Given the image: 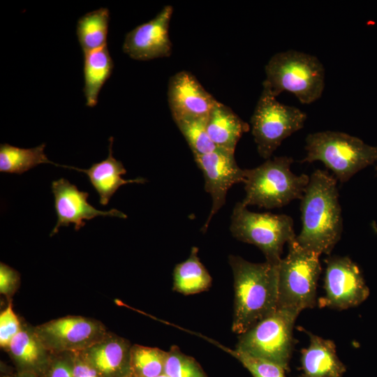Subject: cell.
<instances>
[{
    "label": "cell",
    "instance_id": "cell-1",
    "mask_svg": "<svg viewBox=\"0 0 377 377\" xmlns=\"http://www.w3.org/2000/svg\"><path fill=\"white\" fill-rule=\"evenodd\" d=\"M300 210L302 227L297 242L306 250L330 255L343 230L337 179L327 171L315 170L301 199Z\"/></svg>",
    "mask_w": 377,
    "mask_h": 377
},
{
    "label": "cell",
    "instance_id": "cell-2",
    "mask_svg": "<svg viewBox=\"0 0 377 377\" xmlns=\"http://www.w3.org/2000/svg\"><path fill=\"white\" fill-rule=\"evenodd\" d=\"M234 306L232 330L239 335L278 308L279 265L254 263L230 255Z\"/></svg>",
    "mask_w": 377,
    "mask_h": 377
},
{
    "label": "cell",
    "instance_id": "cell-3",
    "mask_svg": "<svg viewBox=\"0 0 377 377\" xmlns=\"http://www.w3.org/2000/svg\"><path fill=\"white\" fill-rule=\"evenodd\" d=\"M293 163L291 157L276 156L255 168L246 169V195L242 204L272 209L285 206L295 199L301 200L309 177L294 174L290 170Z\"/></svg>",
    "mask_w": 377,
    "mask_h": 377
},
{
    "label": "cell",
    "instance_id": "cell-4",
    "mask_svg": "<svg viewBox=\"0 0 377 377\" xmlns=\"http://www.w3.org/2000/svg\"><path fill=\"white\" fill-rule=\"evenodd\" d=\"M263 85L276 97L286 91L303 104L318 100L325 87V70L313 55L296 50L275 54L265 66Z\"/></svg>",
    "mask_w": 377,
    "mask_h": 377
},
{
    "label": "cell",
    "instance_id": "cell-5",
    "mask_svg": "<svg viewBox=\"0 0 377 377\" xmlns=\"http://www.w3.org/2000/svg\"><path fill=\"white\" fill-rule=\"evenodd\" d=\"M305 149L306 156L302 163L323 162L341 183L377 161V147L342 132L310 133L306 138Z\"/></svg>",
    "mask_w": 377,
    "mask_h": 377
},
{
    "label": "cell",
    "instance_id": "cell-6",
    "mask_svg": "<svg viewBox=\"0 0 377 377\" xmlns=\"http://www.w3.org/2000/svg\"><path fill=\"white\" fill-rule=\"evenodd\" d=\"M287 244L288 254L279 264L278 307L300 313L316 305L320 255L302 248L296 237Z\"/></svg>",
    "mask_w": 377,
    "mask_h": 377
},
{
    "label": "cell",
    "instance_id": "cell-7",
    "mask_svg": "<svg viewBox=\"0 0 377 377\" xmlns=\"http://www.w3.org/2000/svg\"><path fill=\"white\" fill-rule=\"evenodd\" d=\"M230 230L237 239L256 246L274 265L279 264L283 245L296 237L290 216L252 212L242 202L233 208Z\"/></svg>",
    "mask_w": 377,
    "mask_h": 377
},
{
    "label": "cell",
    "instance_id": "cell-8",
    "mask_svg": "<svg viewBox=\"0 0 377 377\" xmlns=\"http://www.w3.org/2000/svg\"><path fill=\"white\" fill-rule=\"evenodd\" d=\"M299 313L278 307L239 334L235 349L276 363L288 371L293 347V330Z\"/></svg>",
    "mask_w": 377,
    "mask_h": 377
},
{
    "label": "cell",
    "instance_id": "cell-9",
    "mask_svg": "<svg viewBox=\"0 0 377 377\" xmlns=\"http://www.w3.org/2000/svg\"><path fill=\"white\" fill-rule=\"evenodd\" d=\"M263 87L251 124L258 152L267 160L283 140L303 128L307 116L296 107L281 103Z\"/></svg>",
    "mask_w": 377,
    "mask_h": 377
},
{
    "label": "cell",
    "instance_id": "cell-10",
    "mask_svg": "<svg viewBox=\"0 0 377 377\" xmlns=\"http://www.w3.org/2000/svg\"><path fill=\"white\" fill-rule=\"evenodd\" d=\"M325 295L319 300L320 307L347 309L363 302L369 295L359 267L347 256H332L325 260Z\"/></svg>",
    "mask_w": 377,
    "mask_h": 377
},
{
    "label": "cell",
    "instance_id": "cell-11",
    "mask_svg": "<svg viewBox=\"0 0 377 377\" xmlns=\"http://www.w3.org/2000/svg\"><path fill=\"white\" fill-rule=\"evenodd\" d=\"M235 153L217 149L215 151L193 156L205 179V190L212 199L209 216L202 228L205 232L209 224L219 210L224 205L229 188L237 183L245 182V170L237 164Z\"/></svg>",
    "mask_w": 377,
    "mask_h": 377
},
{
    "label": "cell",
    "instance_id": "cell-12",
    "mask_svg": "<svg viewBox=\"0 0 377 377\" xmlns=\"http://www.w3.org/2000/svg\"><path fill=\"white\" fill-rule=\"evenodd\" d=\"M172 12V6H165L154 18L130 31L122 46L124 52L140 61L170 56L172 43L168 30Z\"/></svg>",
    "mask_w": 377,
    "mask_h": 377
},
{
    "label": "cell",
    "instance_id": "cell-13",
    "mask_svg": "<svg viewBox=\"0 0 377 377\" xmlns=\"http://www.w3.org/2000/svg\"><path fill=\"white\" fill-rule=\"evenodd\" d=\"M51 188L57 216L51 236L56 234L61 227H68L71 223H73L75 230H78L85 225L84 220H91L99 216L126 218V214L116 209L109 211L96 209L87 201L89 193L78 190L77 186L66 179L53 181Z\"/></svg>",
    "mask_w": 377,
    "mask_h": 377
},
{
    "label": "cell",
    "instance_id": "cell-14",
    "mask_svg": "<svg viewBox=\"0 0 377 377\" xmlns=\"http://www.w3.org/2000/svg\"><path fill=\"white\" fill-rule=\"evenodd\" d=\"M168 100L173 119L208 117L218 101L190 72L182 71L168 83Z\"/></svg>",
    "mask_w": 377,
    "mask_h": 377
},
{
    "label": "cell",
    "instance_id": "cell-15",
    "mask_svg": "<svg viewBox=\"0 0 377 377\" xmlns=\"http://www.w3.org/2000/svg\"><path fill=\"white\" fill-rule=\"evenodd\" d=\"M113 137L109 138V153L108 157L98 163H95L88 169H80L73 166L61 165V167L71 168L85 173L89 180L98 193L99 203L107 205L111 197L122 185L126 184H142L146 179L138 177L133 179H124L121 175L126 173L121 161L117 160L112 156Z\"/></svg>",
    "mask_w": 377,
    "mask_h": 377
},
{
    "label": "cell",
    "instance_id": "cell-16",
    "mask_svg": "<svg viewBox=\"0 0 377 377\" xmlns=\"http://www.w3.org/2000/svg\"><path fill=\"white\" fill-rule=\"evenodd\" d=\"M310 343L301 351V369L299 377H343L346 367L339 359L334 343L308 333Z\"/></svg>",
    "mask_w": 377,
    "mask_h": 377
},
{
    "label": "cell",
    "instance_id": "cell-17",
    "mask_svg": "<svg viewBox=\"0 0 377 377\" xmlns=\"http://www.w3.org/2000/svg\"><path fill=\"white\" fill-rule=\"evenodd\" d=\"M207 130L218 149L235 153L237 143L243 133L249 131V125L230 108L217 101L207 117Z\"/></svg>",
    "mask_w": 377,
    "mask_h": 377
},
{
    "label": "cell",
    "instance_id": "cell-18",
    "mask_svg": "<svg viewBox=\"0 0 377 377\" xmlns=\"http://www.w3.org/2000/svg\"><path fill=\"white\" fill-rule=\"evenodd\" d=\"M113 66L107 45L84 52V94L88 107L97 104L100 91L110 78Z\"/></svg>",
    "mask_w": 377,
    "mask_h": 377
},
{
    "label": "cell",
    "instance_id": "cell-19",
    "mask_svg": "<svg viewBox=\"0 0 377 377\" xmlns=\"http://www.w3.org/2000/svg\"><path fill=\"white\" fill-rule=\"evenodd\" d=\"M212 279L193 246L188 258L175 267L172 290L184 295L199 293L212 286Z\"/></svg>",
    "mask_w": 377,
    "mask_h": 377
},
{
    "label": "cell",
    "instance_id": "cell-20",
    "mask_svg": "<svg viewBox=\"0 0 377 377\" xmlns=\"http://www.w3.org/2000/svg\"><path fill=\"white\" fill-rule=\"evenodd\" d=\"M92 365L110 376L131 377V351L122 341L114 340L94 347L90 351Z\"/></svg>",
    "mask_w": 377,
    "mask_h": 377
},
{
    "label": "cell",
    "instance_id": "cell-21",
    "mask_svg": "<svg viewBox=\"0 0 377 377\" xmlns=\"http://www.w3.org/2000/svg\"><path fill=\"white\" fill-rule=\"evenodd\" d=\"M110 11L101 8L89 12L79 18L76 34L83 52L107 45Z\"/></svg>",
    "mask_w": 377,
    "mask_h": 377
},
{
    "label": "cell",
    "instance_id": "cell-22",
    "mask_svg": "<svg viewBox=\"0 0 377 377\" xmlns=\"http://www.w3.org/2000/svg\"><path fill=\"white\" fill-rule=\"evenodd\" d=\"M43 143L33 148H20L8 143L0 145V172L21 175L42 163H51L60 166L50 161L44 150Z\"/></svg>",
    "mask_w": 377,
    "mask_h": 377
},
{
    "label": "cell",
    "instance_id": "cell-23",
    "mask_svg": "<svg viewBox=\"0 0 377 377\" xmlns=\"http://www.w3.org/2000/svg\"><path fill=\"white\" fill-rule=\"evenodd\" d=\"M43 332L51 339L64 345H75L87 341L96 330V325L81 317H68L47 323Z\"/></svg>",
    "mask_w": 377,
    "mask_h": 377
},
{
    "label": "cell",
    "instance_id": "cell-24",
    "mask_svg": "<svg viewBox=\"0 0 377 377\" xmlns=\"http://www.w3.org/2000/svg\"><path fill=\"white\" fill-rule=\"evenodd\" d=\"M166 352L135 346L131 350V377H156L164 374Z\"/></svg>",
    "mask_w": 377,
    "mask_h": 377
},
{
    "label": "cell",
    "instance_id": "cell-25",
    "mask_svg": "<svg viewBox=\"0 0 377 377\" xmlns=\"http://www.w3.org/2000/svg\"><path fill=\"white\" fill-rule=\"evenodd\" d=\"M207 117L184 118L175 121L193 156L207 154L218 149L208 135Z\"/></svg>",
    "mask_w": 377,
    "mask_h": 377
},
{
    "label": "cell",
    "instance_id": "cell-26",
    "mask_svg": "<svg viewBox=\"0 0 377 377\" xmlns=\"http://www.w3.org/2000/svg\"><path fill=\"white\" fill-rule=\"evenodd\" d=\"M164 374L169 377H207L199 363L177 346L166 352Z\"/></svg>",
    "mask_w": 377,
    "mask_h": 377
},
{
    "label": "cell",
    "instance_id": "cell-27",
    "mask_svg": "<svg viewBox=\"0 0 377 377\" xmlns=\"http://www.w3.org/2000/svg\"><path fill=\"white\" fill-rule=\"evenodd\" d=\"M226 350L239 360L253 377H286V370L276 363L237 349Z\"/></svg>",
    "mask_w": 377,
    "mask_h": 377
},
{
    "label": "cell",
    "instance_id": "cell-28",
    "mask_svg": "<svg viewBox=\"0 0 377 377\" xmlns=\"http://www.w3.org/2000/svg\"><path fill=\"white\" fill-rule=\"evenodd\" d=\"M11 353L21 363L35 365L40 360V349L34 338L27 332L20 331L8 346Z\"/></svg>",
    "mask_w": 377,
    "mask_h": 377
},
{
    "label": "cell",
    "instance_id": "cell-29",
    "mask_svg": "<svg viewBox=\"0 0 377 377\" xmlns=\"http://www.w3.org/2000/svg\"><path fill=\"white\" fill-rule=\"evenodd\" d=\"M20 331L19 320L9 305L0 315V345L8 346L13 338Z\"/></svg>",
    "mask_w": 377,
    "mask_h": 377
},
{
    "label": "cell",
    "instance_id": "cell-30",
    "mask_svg": "<svg viewBox=\"0 0 377 377\" xmlns=\"http://www.w3.org/2000/svg\"><path fill=\"white\" fill-rule=\"evenodd\" d=\"M17 273L9 266L3 263L0 264V291L1 293H8L17 283Z\"/></svg>",
    "mask_w": 377,
    "mask_h": 377
},
{
    "label": "cell",
    "instance_id": "cell-31",
    "mask_svg": "<svg viewBox=\"0 0 377 377\" xmlns=\"http://www.w3.org/2000/svg\"><path fill=\"white\" fill-rule=\"evenodd\" d=\"M73 377H99L97 369L89 364L78 362L72 368Z\"/></svg>",
    "mask_w": 377,
    "mask_h": 377
},
{
    "label": "cell",
    "instance_id": "cell-32",
    "mask_svg": "<svg viewBox=\"0 0 377 377\" xmlns=\"http://www.w3.org/2000/svg\"><path fill=\"white\" fill-rule=\"evenodd\" d=\"M50 377H73V371L66 363L59 362L52 367Z\"/></svg>",
    "mask_w": 377,
    "mask_h": 377
},
{
    "label": "cell",
    "instance_id": "cell-33",
    "mask_svg": "<svg viewBox=\"0 0 377 377\" xmlns=\"http://www.w3.org/2000/svg\"><path fill=\"white\" fill-rule=\"evenodd\" d=\"M17 377H33V376H31V375H22V376H19Z\"/></svg>",
    "mask_w": 377,
    "mask_h": 377
},
{
    "label": "cell",
    "instance_id": "cell-34",
    "mask_svg": "<svg viewBox=\"0 0 377 377\" xmlns=\"http://www.w3.org/2000/svg\"><path fill=\"white\" fill-rule=\"evenodd\" d=\"M156 377H169V376H168L165 375V374H162V375H160V376H156Z\"/></svg>",
    "mask_w": 377,
    "mask_h": 377
},
{
    "label": "cell",
    "instance_id": "cell-35",
    "mask_svg": "<svg viewBox=\"0 0 377 377\" xmlns=\"http://www.w3.org/2000/svg\"><path fill=\"white\" fill-rule=\"evenodd\" d=\"M376 170L377 171V161H376Z\"/></svg>",
    "mask_w": 377,
    "mask_h": 377
}]
</instances>
